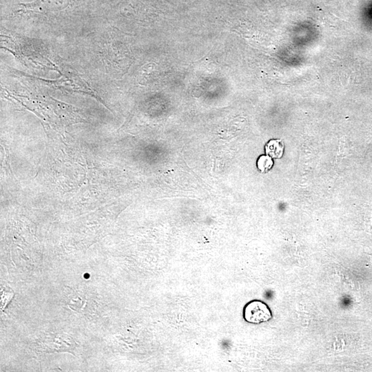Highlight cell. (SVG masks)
Masks as SVG:
<instances>
[{"mask_svg": "<svg viewBox=\"0 0 372 372\" xmlns=\"http://www.w3.org/2000/svg\"><path fill=\"white\" fill-rule=\"evenodd\" d=\"M244 318L250 323H260L269 321L271 318V313L264 303L254 301L245 306Z\"/></svg>", "mask_w": 372, "mask_h": 372, "instance_id": "cell-1", "label": "cell"}, {"mask_svg": "<svg viewBox=\"0 0 372 372\" xmlns=\"http://www.w3.org/2000/svg\"><path fill=\"white\" fill-rule=\"evenodd\" d=\"M284 152V143L281 139L271 140L266 144V153L273 159H281Z\"/></svg>", "mask_w": 372, "mask_h": 372, "instance_id": "cell-2", "label": "cell"}, {"mask_svg": "<svg viewBox=\"0 0 372 372\" xmlns=\"http://www.w3.org/2000/svg\"><path fill=\"white\" fill-rule=\"evenodd\" d=\"M274 162L272 158L268 155H262L259 157L257 161V168L262 173L269 172L273 167Z\"/></svg>", "mask_w": 372, "mask_h": 372, "instance_id": "cell-3", "label": "cell"}]
</instances>
